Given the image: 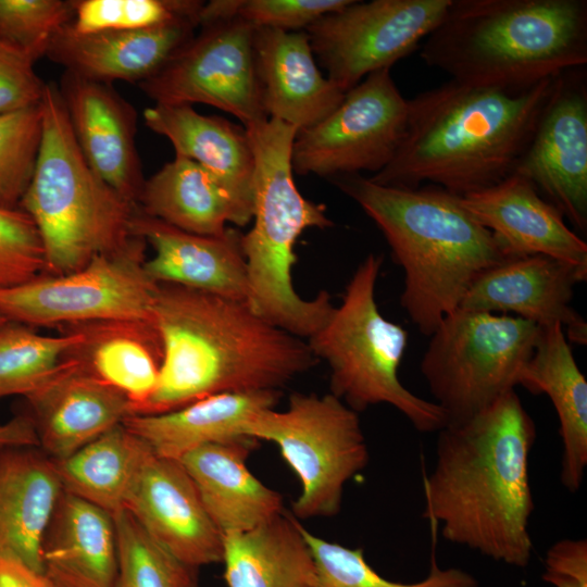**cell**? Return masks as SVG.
Here are the masks:
<instances>
[{"label":"cell","instance_id":"836d02e7","mask_svg":"<svg viewBox=\"0 0 587 587\" xmlns=\"http://www.w3.org/2000/svg\"><path fill=\"white\" fill-rule=\"evenodd\" d=\"M82 340L73 327L66 326L60 336H43L30 326L7 321L0 326V400L26 398L36 391Z\"/></svg>","mask_w":587,"mask_h":587},{"label":"cell","instance_id":"d6a6232c","mask_svg":"<svg viewBox=\"0 0 587 587\" xmlns=\"http://www.w3.org/2000/svg\"><path fill=\"white\" fill-rule=\"evenodd\" d=\"M152 453L142 439L121 423L55 463L63 491L114 519L125 511L126 496Z\"/></svg>","mask_w":587,"mask_h":587},{"label":"cell","instance_id":"8d00e7d4","mask_svg":"<svg viewBox=\"0 0 587 587\" xmlns=\"http://www.w3.org/2000/svg\"><path fill=\"white\" fill-rule=\"evenodd\" d=\"M204 2L196 0H77L71 26L82 34L143 29L183 18H198Z\"/></svg>","mask_w":587,"mask_h":587},{"label":"cell","instance_id":"7bdbcfd3","mask_svg":"<svg viewBox=\"0 0 587 587\" xmlns=\"http://www.w3.org/2000/svg\"><path fill=\"white\" fill-rule=\"evenodd\" d=\"M542 579L553 587H587V540L564 538L545 558Z\"/></svg>","mask_w":587,"mask_h":587},{"label":"cell","instance_id":"ee69618b","mask_svg":"<svg viewBox=\"0 0 587 587\" xmlns=\"http://www.w3.org/2000/svg\"><path fill=\"white\" fill-rule=\"evenodd\" d=\"M0 587H54L47 576L25 563L0 555Z\"/></svg>","mask_w":587,"mask_h":587},{"label":"cell","instance_id":"30bf717a","mask_svg":"<svg viewBox=\"0 0 587 587\" xmlns=\"http://www.w3.org/2000/svg\"><path fill=\"white\" fill-rule=\"evenodd\" d=\"M247 436L278 446L300 482L291 505L299 519L339 513L346 483L370 459L358 412L330 392L291 394L284 411L258 413Z\"/></svg>","mask_w":587,"mask_h":587},{"label":"cell","instance_id":"7c38bea8","mask_svg":"<svg viewBox=\"0 0 587 587\" xmlns=\"http://www.w3.org/2000/svg\"><path fill=\"white\" fill-rule=\"evenodd\" d=\"M200 30L139 87L155 103H203L253 129L268 117L255 67V27L233 16L202 23Z\"/></svg>","mask_w":587,"mask_h":587},{"label":"cell","instance_id":"9c48e42d","mask_svg":"<svg viewBox=\"0 0 587 587\" xmlns=\"http://www.w3.org/2000/svg\"><path fill=\"white\" fill-rule=\"evenodd\" d=\"M540 326L510 314L458 308L429 336L421 372L429 391L460 423L519 386Z\"/></svg>","mask_w":587,"mask_h":587},{"label":"cell","instance_id":"5bb4252c","mask_svg":"<svg viewBox=\"0 0 587 587\" xmlns=\"http://www.w3.org/2000/svg\"><path fill=\"white\" fill-rule=\"evenodd\" d=\"M451 0L353 1L307 29L329 78L347 92L412 53L444 18Z\"/></svg>","mask_w":587,"mask_h":587},{"label":"cell","instance_id":"484cf974","mask_svg":"<svg viewBox=\"0 0 587 587\" xmlns=\"http://www.w3.org/2000/svg\"><path fill=\"white\" fill-rule=\"evenodd\" d=\"M62 491L55 460L42 450L0 449V555L43 574L41 542Z\"/></svg>","mask_w":587,"mask_h":587},{"label":"cell","instance_id":"f35d334b","mask_svg":"<svg viewBox=\"0 0 587 587\" xmlns=\"http://www.w3.org/2000/svg\"><path fill=\"white\" fill-rule=\"evenodd\" d=\"M74 17V1L0 0V40L35 61Z\"/></svg>","mask_w":587,"mask_h":587},{"label":"cell","instance_id":"2e32d148","mask_svg":"<svg viewBox=\"0 0 587 587\" xmlns=\"http://www.w3.org/2000/svg\"><path fill=\"white\" fill-rule=\"evenodd\" d=\"M124 508L153 541L185 565L198 570L222 562L223 534L179 460L152 453Z\"/></svg>","mask_w":587,"mask_h":587},{"label":"cell","instance_id":"6da1fadb","mask_svg":"<svg viewBox=\"0 0 587 587\" xmlns=\"http://www.w3.org/2000/svg\"><path fill=\"white\" fill-rule=\"evenodd\" d=\"M437 433L435 465L424 480V515L452 544L511 566H527L536 426L515 390Z\"/></svg>","mask_w":587,"mask_h":587},{"label":"cell","instance_id":"8fae6325","mask_svg":"<svg viewBox=\"0 0 587 587\" xmlns=\"http://www.w3.org/2000/svg\"><path fill=\"white\" fill-rule=\"evenodd\" d=\"M146 241L96 257L63 275H40L0 288V314L27 326H72L109 320L152 322L158 284L145 268Z\"/></svg>","mask_w":587,"mask_h":587},{"label":"cell","instance_id":"7402d4cb","mask_svg":"<svg viewBox=\"0 0 587 587\" xmlns=\"http://www.w3.org/2000/svg\"><path fill=\"white\" fill-rule=\"evenodd\" d=\"M199 25L198 18H183L143 29L82 34L70 23L53 37L46 57L92 80L140 84L154 75Z\"/></svg>","mask_w":587,"mask_h":587},{"label":"cell","instance_id":"4fadbf2b","mask_svg":"<svg viewBox=\"0 0 587 587\" xmlns=\"http://www.w3.org/2000/svg\"><path fill=\"white\" fill-rule=\"evenodd\" d=\"M409 104L390 70L366 76L316 124L297 132L292 170L334 178L378 173L396 155L405 134Z\"/></svg>","mask_w":587,"mask_h":587},{"label":"cell","instance_id":"603a6c76","mask_svg":"<svg viewBox=\"0 0 587 587\" xmlns=\"http://www.w3.org/2000/svg\"><path fill=\"white\" fill-rule=\"evenodd\" d=\"M254 57L267 117L298 132L327 116L346 95L321 73L305 30L255 28Z\"/></svg>","mask_w":587,"mask_h":587},{"label":"cell","instance_id":"cb8c5ba5","mask_svg":"<svg viewBox=\"0 0 587 587\" xmlns=\"http://www.w3.org/2000/svg\"><path fill=\"white\" fill-rule=\"evenodd\" d=\"M143 120L172 142L175 154L207 170L252 220L254 154L243 126L189 104L155 103L143 111Z\"/></svg>","mask_w":587,"mask_h":587},{"label":"cell","instance_id":"44dd1931","mask_svg":"<svg viewBox=\"0 0 587 587\" xmlns=\"http://www.w3.org/2000/svg\"><path fill=\"white\" fill-rule=\"evenodd\" d=\"M130 228L154 251L145 268L157 284H175L249 302L241 233L228 227L222 236L196 235L149 216L139 208Z\"/></svg>","mask_w":587,"mask_h":587},{"label":"cell","instance_id":"f1b7e54d","mask_svg":"<svg viewBox=\"0 0 587 587\" xmlns=\"http://www.w3.org/2000/svg\"><path fill=\"white\" fill-rule=\"evenodd\" d=\"M519 385L550 398L562 439L560 480L570 492H576L587 466V382L560 324L540 327Z\"/></svg>","mask_w":587,"mask_h":587},{"label":"cell","instance_id":"e575fe53","mask_svg":"<svg viewBox=\"0 0 587 587\" xmlns=\"http://www.w3.org/2000/svg\"><path fill=\"white\" fill-rule=\"evenodd\" d=\"M300 530L315 563L319 587H478V580L464 570L440 569L435 555L432 557L429 573L422 580H390L367 563L362 548H349L325 540L301 523Z\"/></svg>","mask_w":587,"mask_h":587},{"label":"cell","instance_id":"d4e9b609","mask_svg":"<svg viewBox=\"0 0 587 587\" xmlns=\"http://www.w3.org/2000/svg\"><path fill=\"white\" fill-rule=\"evenodd\" d=\"M254 441L241 438L204 445L179 459L222 534L252 529L284 512L280 494L247 466Z\"/></svg>","mask_w":587,"mask_h":587},{"label":"cell","instance_id":"bcb514c9","mask_svg":"<svg viewBox=\"0 0 587 587\" xmlns=\"http://www.w3.org/2000/svg\"><path fill=\"white\" fill-rule=\"evenodd\" d=\"M196 587H199V585H197Z\"/></svg>","mask_w":587,"mask_h":587},{"label":"cell","instance_id":"83f0119b","mask_svg":"<svg viewBox=\"0 0 587 587\" xmlns=\"http://www.w3.org/2000/svg\"><path fill=\"white\" fill-rule=\"evenodd\" d=\"M278 398L277 390L222 392L166 413L128 415L122 424L154 454L179 460L204 445L250 438L252 419L274 408Z\"/></svg>","mask_w":587,"mask_h":587},{"label":"cell","instance_id":"3957f363","mask_svg":"<svg viewBox=\"0 0 587 587\" xmlns=\"http://www.w3.org/2000/svg\"><path fill=\"white\" fill-rule=\"evenodd\" d=\"M561 75L523 90L450 79L416 95L396 155L369 178L399 188L427 182L459 197L500 183L514 173Z\"/></svg>","mask_w":587,"mask_h":587},{"label":"cell","instance_id":"d6986e66","mask_svg":"<svg viewBox=\"0 0 587 587\" xmlns=\"http://www.w3.org/2000/svg\"><path fill=\"white\" fill-rule=\"evenodd\" d=\"M26 400L38 447L55 461L130 415V402L123 392L70 357H64L55 373Z\"/></svg>","mask_w":587,"mask_h":587},{"label":"cell","instance_id":"52a82bcc","mask_svg":"<svg viewBox=\"0 0 587 587\" xmlns=\"http://www.w3.org/2000/svg\"><path fill=\"white\" fill-rule=\"evenodd\" d=\"M42 134L29 186L20 203L34 221L45 252V275H63L134 237L138 205L110 187L87 163L57 84L47 83Z\"/></svg>","mask_w":587,"mask_h":587},{"label":"cell","instance_id":"d590c367","mask_svg":"<svg viewBox=\"0 0 587 587\" xmlns=\"http://www.w3.org/2000/svg\"><path fill=\"white\" fill-rule=\"evenodd\" d=\"M117 571L113 587H196L193 570L153 541L124 511L114 517Z\"/></svg>","mask_w":587,"mask_h":587},{"label":"cell","instance_id":"1f68e13d","mask_svg":"<svg viewBox=\"0 0 587 587\" xmlns=\"http://www.w3.org/2000/svg\"><path fill=\"white\" fill-rule=\"evenodd\" d=\"M222 563L227 587H319L300 522L285 512L252 529L223 534Z\"/></svg>","mask_w":587,"mask_h":587},{"label":"cell","instance_id":"ab89813d","mask_svg":"<svg viewBox=\"0 0 587 587\" xmlns=\"http://www.w3.org/2000/svg\"><path fill=\"white\" fill-rule=\"evenodd\" d=\"M351 0H213L204 3L200 24L237 16L255 28L305 30L322 16L348 5Z\"/></svg>","mask_w":587,"mask_h":587},{"label":"cell","instance_id":"277c9868","mask_svg":"<svg viewBox=\"0 0 587 587\" xmlns=\"http://www.w3.org/2000/svg\"><path fill=\"white\" fill-rule=\"evenodd\" d=\"M333 182L385 236L404 272L400 303L425 336L460 307L480 274L509 259L461 198L441 187H390L361 174Z\"/></svg>","mask_w":587,"mask_h":587},{"label":"cell","instance_id":"b9f144b4","mask_svg":"<svg viewBox=\"0 0 587 587\" xmlns=\"http://www.w3.org/2000/svg\"><path fill=\"white\" fill-rule=\"evenodd\" d=\"M35 60L0 40V116L40 104L46 84Z\"/></svg>","mask_w":587,"mask_h":587},{"label":"cell","instance_id":"9a60e30c","mask_svg":"<svg viewBox=\"0 0 587 587\" xmlns=\"http://www.w3.org/2000/svg\"><path fill=\"white\" fill-rule=\"evenodd\" d=\"M575 70V68H574ZM529 182L574 227L587 230V87L561 75L514 173Z\"/></svg>","mask_w":587,"mask_h":587},{"label":"cell","instance_id":"f546056e","mask_svg":"<svg viewBox=\"0 0 587 587\" xmlns=\"http://www.w3.org/2000/svg\"><path fill=\"white\" fill-rule=\"evenodd\" d=\"M66 327V326H65ZM83 340L65 357L123 392L135 414L157 388L162 344L150 321L109 320L72 325Z\"/></svg>","mask_w":587,"mask_h":587},{"label":"cell","instance_id":"8992f818","mask_svg":"<svg viewBox=\"0 0 587 587\" xmlns=\"http://www.w3.org/2000/svg\"><path fill=\"white\" fill-rule=\"evenodd\" d=\"M254 154L252 227L241 235L249 279V304L271 323L307 340L335 305L322 290L301 298L292 283L295 247L308 228H327L326 208L304 198L294 180L291 150L297 129L268 118L247 130Z\"/></svg>","mask_w":587,"mask_h":587},{"label":"cell","instance_id":"4dcf8cb0","mask_svg":"<svg viewBox=\"0 0 587 587\" xmlns=\"http://www.w3.org/2000/svg\"><path fill=\"white\" fill-rule=\"evenodd\" d=\"M137 205L149 216L202 236L224 235L227 223L246 226L251 222L207 170L177 154L145 179Z\"/></svg>","mask_w":587,"mask_h":587},{"label":"cell","instance_id":"74e56055","mask_svg":"<svg viewBox=\"0 0 587 587\" xmlns=\"http://www.w3.org/2000/svg\"><path fill=\"white\" fill-rule=\"evenodd\" d=\"M41 134L40 104L0 116V208H20L34 174Z\"/></svg>","mask_w":587,"mask_h":587},{"label":"cell","instance_id":"e0dca14e","mask_svg":"<svg viewBox=\"0 0 587 587\" xmlns=\"http://www.w3.org/2000/svg\"><path fill=\"white\" fill-rule=\"evenodd\" d=\"M586 277L587 267L552 257L512 258L480 274L459 308L513 313L540 327L560 324L569 341L586 345V322L571 305L574 287Z\"/></svg>","mask_w":587,"mask_h":587},{"label":"cell","instance_id":"7a4b0ae2","mask_svg":"<svg viewBox=\"0 0 587 587\" xmlns=\"http://www.w3.org/2000/svg\"><path fill=\"white\" fill-rule=\"evenodd\" d=\"M151 319L162 363L157 388L136 415L171 412L222 392L278 391L319 361L307 340L247 301L158 284Z\"/></svg>","mask_w":587,"mask_h":587},{"label":"cell","instance_id":"4316f807","mask_svg":"<svg viewBox=\"0 0 587 587\" xmlns=\"http://www.w3.org/2000/svg\"><path fill=\"white\" fill-rule=\"evenodd\" d=\"M41 563L54 587H113L117 571L114 519L62 491L42 538Z\"/></svg>","mask_w":587,"mask_h":587},{"label":"cell","instance_id":"ffe728a7","mask_svg":"<svg viewBox=\"0 0 587 587\" xmlns=\"http://www.w3.org/2000/svg\"><path fill=\"white\" fill-rule=\"evenodd\" d=\"M460 198L492 233L507 258L541 254L587 267V243L567 226L562 212L525 178L512 174Z\"/></svg>","mask_w":587,"mask_h":587},{"label":"cell","instance_id":"60d3db41","mask_svg":"<svg viewBox=\"0 0 587 587\" xmlns=\"http://www.w3.org/2000/svg\"><path fill=\"white\" fill-rule=\"evenodd\" d=\"M39 232L21 208H0V288L13 287L45 273Z\"/></svg>","mask_w":587,"mask_h":587},{"label":"cell","instance_id":"f6af8a7d","mask_svg":"<svg viewBox=\"0 0 587 587\" xmlns=\"http://www.w3.org/2000/svg\"><path fill=\"white\" fill-rule=\"evenodd\" d=\"M8 320L0 314V326L3 325Z\"/></svg>","mask_w":587,"mask_h":587},{"label":"cell","instance_id":"5b68a950","mask_svg":"<svg viewBox=\"0 0 587 587\" xmlns=\"http://www.w3.org/2000/svg\"><path fill=\"white\" fill-rule=\"evenodd\" d=\"M422 60L451 79L527 89L587 63L586 0H451Z\"/></svg>","mask_w":587,"mask_h":587},{"label":"cell","instance_id":"ba28073f","mask_svg":"<svg viewBox=\"0 0 587 587\" xmlns=\"http://www.w3.org/2000/svg\"><path fill=\"white\" fill-rule=\"evenodd\" d=\"M383 257L369 254L348 282L342 300L307 342L329 367L330 394L355 412L389 404L423 433L448 424L447 413L434 401L405 388L398 376L408 333L387 320L375 299Z\"/></svg>","mask_w":587,"mask_h":587},{"label":"cell","instance_id":"ac0fdd59","mask_svg":"<svg viewBox=\"0 0 587 587\" xmlns=\"http://www.w3.org/2000/svg\"><path fill=\"white\" fill-rule=\"evenodd\" d=\"M77 145L90 167L137 205L145 183L137 113L111 84L64 71L58 85Z\"/></svg>","mask_w":587,"mask_h":587}]
</instances>
